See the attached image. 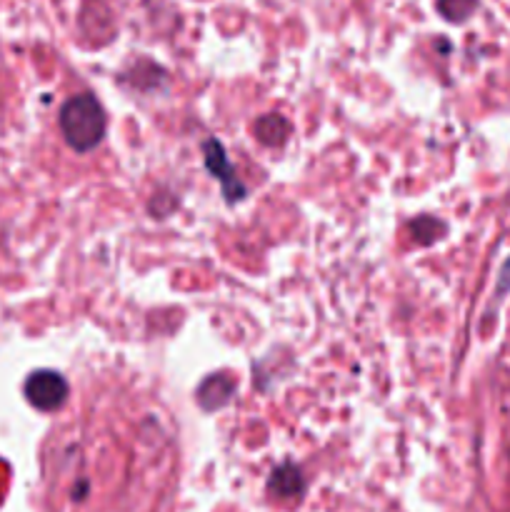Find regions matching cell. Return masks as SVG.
Returning a JSON list of instances; mask_svg holds the SVG:
<instances>
[{
  "label": "cell",
  "mask_w": 510,
  "mask_h": 512,
  "mask_svg": "<svg viewBox=\"0 0 510 512\" xmlns=\"http://www.w3.org/2000/svg\"><path fill=\"white\" fill-rule=\"evenodd\" d=\"M105 125L108 120H105L103 105L90 93L75 95L60 110V130L70 148L78 153H88L103 140Z\"/></svg>",
  "instance_id": "6da1fadb"
},
{
  "label": "cell",
  "mask_w": 510,
  "mask_h": 512,
  "mask_svg": "<svg viewBox=\"0 0 510 512\" xmlns=\"http://www.w3.org/2000/svg\"><path fill=\"white\" fill-rule=\"evenodd\" d=\"M25 398L38 410L50 413V410H58L65 403V398H68V383H65V378L60 373L38 370L25 383Z\"/></svg>",
  "instance_id": "7a4b0ae2"
},
{
  "label": "cell",
  "mask_w": 510,
  "mask_h": 512,
  "mask_svg": "<svg viewBox=\"0 0 510 512\" xmlns=\"http://www.w3.org/2000/svg\"><path fill=\"white\" fill-rule=\"evenodd\" d=\"M203 153H205V165H208L210 173L220 180V188H223L225 198H228L230 203L245 198L243 183H240L238 175H235V168L228 160V155H225L223 145H220L215 138H210L203 143Z\"/></svg>",
  "instance_id": "3957f363"
},
{
  "label": "cell",
  "mask_w": 510,
  "mask_h": 512,
  "mask_svg": "<svg viewBox=\"0 0 510 512\" xmlns=\"http://www.w3.org/2000/svg\"><path fill=\"white\" fill-rule=\"evenodd\" d=\"M268 490H270V495H275L278 500L300 498L305 490L303 473H300V470L290 463L280 465V468H275L273 473H270Z\"/></svg>",
  "instance_id": "277c9868"
},
{
  "label": "cell",
  "mask_w": 510,
  "mask_h": 512,
  "mask_svg": "<svg viewBox=\"0 0 510 512\" xmlns=\"http://www.w3.org/2000/svg\"><path fill=\"white\" fill-rule=\"evenodd\" d=\"M235 383L228 375H210L208 380H203V385L198 388V400L205 410H218L233 395Z\"/></svg>",
  "instance_id": "5b68a950"
},
{
  "label": "cell",
  "mask_w": 510,
  "mask_h": 512,
  "mask_svg": "<svg viewBox=\"0 0 510 512\" xmlns=\"http://www.w3.org/2000/svg\"><path fill=\"white\" fill-rule=\"evenodd\" d=\"M255 133H258L260 143L265 145H283L285 138L290 133L288 120L280 118V115H263V118L255 123Z\"/></svg>",
  "instance_id": "8992f818"
},
{
  "label": "cell",
  "mask_w": 510,
  "mask_h": 512,
  "mask_svg": "<svg viewBox=\"0 0 510 512\" xmlns=\"http://www.w3.org/2000/svg\"><path fill=\"white\" fill-rule=\"evenodd\" d=\"M478 8V0H438V10L450 23H463Z\"/></svg>",
  "instance_id": "52a82bcc"
},
{
  "label": "cell",
  "mask_w": 510,
  "mask_h": 512,
  "mask_svg": "<svg viewBox=\"0 0 510 512\" xmlns=\"http://www.w3.org/2000/svg\"><path fill=\"white\" fill-rule=\"evenodd\" d=\"M410 230H413V235L418 238V243H433L435 235L443 233V225L433 218H418Z\"/></svg>",
  "instance_id": "ba28073f"
},
{
  "label": "cell",
  "mask_w": 510,
  "mask_h": 512,
  "mask_svg": "<svg viewBox=\"0 0 510 512\" xmlns=\"http://www.w3.org/2000/svg\"><path fill=\"white\" fill-rule=\"evenodd\" d=\"M510 290V260L503 265L500 270V280H498V293H508Z\"/></svg>",
  "instance_id": "9c48e42d"
}]
</instances>
